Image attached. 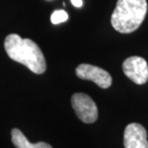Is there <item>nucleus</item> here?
Here are the masks:
<instances>
[{
	"mask_svg": "<svg viewBox=\"0 0 148 148\" xmlns=\"http://www.w3.org/2000/svg\"><path fill=\"white\" fill-rule=\"evenodd\" d=\"M5 51L12 60L23 64L34 74L40 75L46 71V60L38 45L32 39L21 38L12 34L5 38Z\"/></svg>",
	"mask_w": 148,
	"mask_h": 148,
	"instance_id": "obj_1",
	"label": "nucleus"
},
{
	"mask_svg": "<svg viewBox=\"0 0 148 148\" xmlns=\"http://www.w3.org/2000/svg\"><path fill=\"white\" fill-rule=\"evenodd\" d=\"M146 12V0H118L111 16V24L121 34L133 33L143 22Z\"/></svg>",
	"mask_w": 148,
	"mask_h": 148,
	"instance_id": "obj_2",
	"label": "nucleus"
},
{
	"mask_svg": "<svg viewBox=\"0 0 148 148\" xmlns=\"http://www.w3.org/2000/svg\"><path fill=\"white\" fill-rule=\"evenodd\" d=\"M71 103L77 118L84 123H94L97 119V107L95 101L86 94H74Z\"/></svg>",
	"mask_w": 148,
	"mask_h": 148,
	"instance_id": "obj_3",
	"label": "nucleus"
},
{
	"mask_svg": "<svg viewBox=\"0 0 148 148\" xmlns=\"http://www.w3.org/2000/svg\"><path fill=\"white\" fill-rule=\"evenodd\" d=\"M125 75L134 83L141 85L148 80V65L146 60L140 56H130L122 63Z\"/></svg>",
	"mask_w": 148,
	"mask_h": 148,
	"instance_id": "obj_4",
	"label": "nucleus"
},
{
	"mask_svg": "<svg viewBox=\"0 0 148 148\" xmlns=\"http://www.w3.org/2000/svg\"><path fill=\"white\" fill-rule=\"evenodd\" d=\"M75 74L81 79L93 81L102 89H107L112 84V77L108 72L91 64L78 65Z\"/></svg>",
	"mask_w": 148,
	"mask_h": 148,
	"instance_id": "obj_5",
	"label": "nucleus"
},
{
	"mask_svg": "<svg viewBox=\"0 0 148 148\" xmlns=\"http://www.w3.org/2000/svg\"><path fill=\"white\" fill-rule=\"evenodd\" d=\"M123 144L125 148H148L145 128L137 122L128 124L124 130Z\"/></svg>",
	"mask_w": 148,
	"mask_h": 148,
	"instance_id": "obj_6",
	"label": "nucleus"
},
{
	"mask_svg": "<svg viewBox=\"0 0 148 148\" xmlns=\"http://www.w3.org/2000/svg\"><path fill=\"white\" fill-rule=\"evenodd\" d=\"M12 141L15 148H53L50 144L43 141L37 143H30L23 133L17 128H14L12 130Z\"/></svg>",
	"mask_w": 148,
	"mask_h": 148,
	"instance_id": "obj_7",
	"label": "nucleus"
},
{
	"mask_svg": "<svg viewBox=\"0 0 148 148\" xmlns=\"http://www.w3.org/2000/svg\"><path fill=\"white\" fill-rule=\"evenodd\" d=\"M68 19V14L63 10L55 11L51 15V21L53 24H59L62 23Z\"/></svg>",
	"mask_w": 148,
	"mask_h": 148,
	"instance_id": "obj_8",
	"label": "nucleus"
},
{
	"mask_svg": "<svg viewBox=\"0 0 148 148\" xmlns=\"http://www.w3.org/2000/svg\"><path fill=\"white\" fill-rule=\"evenodd\" d=\"M71 2L77 8H80L82 6V0H71Z\"/></svg>",
	"mask_w": 148,
	"mask_h": 148,
	"instance_id": "obj_9",
	"label": "nucleus"
}]
</instances>
